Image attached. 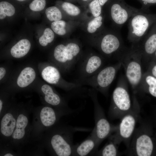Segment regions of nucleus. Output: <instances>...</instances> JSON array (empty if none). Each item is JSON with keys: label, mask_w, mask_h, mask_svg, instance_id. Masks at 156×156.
<instances>
[{"label": "nucleus", "mask_w": 156, "mask_h": 156, "mask_svg": "<svg viewBox=\"0 0 156 156\" xmlns=\"http://www.w3.org/2000/svg\"><path fill=\"white\" fill-rule=\"evenodd\" d=\"M31 47L29 41L26 39H21L11 48L10 53L12 56L18 59L23 57L29 52Z\"/></svg>", "instance_id": "obj_19"}, {"label": "nucleus", "mask_w": 156, "mask_h": 156, "mask_svg": "<svg viewBox=\"0 0 156 156\" xmlns=\"http://www.w3.org/2000/svg\"><path fill=\"white\" fill-rule=\"evenodd\" d=\"M108 0H99L101 5L102 6Z\"/></svg>", "instance_id": "obj_35"}, {"label": "nucleus", "mask_w": 156, "mask_h": 156, "mask_svg": "<svg viewBox=\"0 0 156 156\" xmlns=\"http://www.w3.org/2000/svg\"><path fill=\"white\" fill-rule=\"evenodd\" d=\"M83 0V1H87L88 0Z\"/></svg>", "instance_id": "obj_39"}, {"label": "nucleus", "mask_w": 156, "mask_h": 156, "mask_svg": "<svg viewBox=\"0 0 156 156\" xmlns=\"http://www.w3.org/2000/svg\"><path fill=\"white\" fill-rule=\"evenodd\" d=\"M140 90L156 97V78L147 71L143 73Z\"/></svg>", "instance_id": "obj_18"}, {"label": "nucleus", "mask_w": 156, "mask_h": 156, "mask_svg": "<svg viewBox=\"0 0 156 156\" xmlns=\"http://www.w3.org/2000/svg\"><path fill=\"white\" fill-rule=\"evenodd\" d=\"M147 72L156 78V61L152 60Z\"/></svg>", "instance_id": "obj_33"}, {"label": "nucleus", "mask_w": 156, "mask_h": 156, "mask_svg": "<svg viewBox=\"0 0 156 156\" xmlns=\"http://www.w3.org/2000/svg\"><path fill=\"white\" fill-rule=\"evenodd\" d=\"M45 0H34L29 5V8L35 12L43 10L46 5Z\"/></svg>", "instance_id": "obj_31"}, {"label": "nucleus", "mask_w": 156, "mask_h": 156, "mask_svg": "<svg viewBox=\"0 0 156 156\" xmlns=\"http://www.w3.org/2000/svg\"><path fill=\"white\" fill-rule=\"evenodd\" d=\"M16 123V120L12 114L8 113L5 114L1 121L0 130L1 133L7 137L12 135L15 128Z\"/></svg>", "instance_id": "obj_20"}, {"label": "nucleus", "mask_w": 156, "mask_h": 156, "mask_svg": "<svg viewBox=\"0 0 156 156\" xmlns=\"http://www.w3.org/2000/svg\"><path fill=\"white\" fill-rule=\"evenodd\" d=\"M98 47L104 55L108 57L114 54L116 57L126 47L120 33H107L101 38Z\"/></svg>", "instance_id": "obj_12"}, {"label": "nucleus", "mask_w": 156, "mask_h": 156, "mask_svg": "<svg viewBox=\"0 0 156 156\" xmlns=\"http://www.w3.org/2000/svg\"><path fill=\"white\" fill-rule=\"evenodd\" d=\"M62 8L67 14L71 16H77L80 13V10L77 7L69 2L63 3Z\"/></svg>", "instance_id": "obj_29"}, {"label": "nucleus", "mask_w": 156, "mask_h": 156, "mask_svg": "<svg viewBox=\"0 0 156 156\" xmlns=\"http://www.w3.org/2000/svg\"><path fill=\"white\" fill-rule=\"evenodd\" d=\"M36 73L34 69L31 67H26L20 72L16 80V85L21 88L26 87L35 80Z\"/></svg>", "instance_id": "obj_17"}, {"label": "nucleus", "mask_w": 156, "mask_h": 156, "mask_svg": "<svg viewBox=\"0 0 156 156\" xmlns=\"http://www.w3.org/2000/svg\"><path fill=\"white\" fill-rule=\"evenodd\" d=\"M89 7L91 12L94 17H97L102 12L101 6L99 0H94L89 4Z\"/></svg>", "instance_id": "obj_30"}, {"label": "nucleus", "mask_w": 156, "mask_h": 156, "mask_svg": "<svg viewBox=\"0 0 156 156\" xmlns=\"http://www.w3.org/2000/svg\"><path fill=\"white\" fill-rule=\"evenodd\" d=\"M122 66L121 62L118 61L115 64L103 67L93 75L78 79L76 82L81 86H90L107 97L109 87Z\"/></svg>", "instance_id": "obj_5"}, {"label": "nucleus", "mask_w": 156, "mask_h": 156, "mask_svg": "<svg viewBox=\"0 0 156 156\" xmlns=\"http://www.w3.org/2000/svg\"><path fill=\"white\" fill-rule=\"evenodd\" d=\"M15 13V9L10 3L6 1H2L0 3V19H4L6 16H11Z\"/></svg>", "instance_id": "obj_24"}, {"label": "nucleus", "mask_w": 156, "mask_h": 156, "mask_svg": "<svg viewBox=\"0 0 156 156\" xmlns=\"http://www.w3.org/2000/svg\"><path fill=\"white\" fill-rule=\"evenodd\" d=\"M99 146L93 130L89 137L80 144L74 145L72 156L94 155Z\"/></svg>", "instance_id": "obj_15"}, {"label": "nucleus", "mask_w": 156, "mask_h": 156, "mask_svg": "<svg viewBox=\"0 0 156 156\" xmlns=\"http://www.w3.org/2000/svg\"><path fill=\"white\" fill-rule=\"evenodd\" d=\"M103 18L101 15L95 17L88 23L87 28L88 32L92 33L101 27L103 24Z\"/></svg>", "instance_id": "obj_27"}, {"label": "nucleus", "mask_w": 156, "mask_h": 156, "mask_svg": "<svg viewBox=\"0 0 156 156\" xmlns=\"http://www.w3.org/2000/svg\"><path fill=\"white\" fill-rule=\"evenodd\" d=\"M118 145L112 141L109 140L103 148L99 151H97L94 155L101 156H120L121 153L118 151Z\"/></svg>", "instance_id": "obj_23"}, {"label": "nucleus", "mask_w": 156, "mask_h": 156, "mask_svg": "<svg viewBox=\"0 0 156 156\" xmlns=\"http://www.w3.org/2000/svg\"><path fill=\"white\" fill-rule=\"evenodd\" d=\"M154 145L146 125L142 122L136 128L129 147L125 152L128 156H150Z\"/></svg>", "instance_id": "obj_8"}, {"label": "nucleus", "mask_w": 156, "mask_h": 156, "mask_svg": "<svg viewBox=\"0 0 156 156\" xmlns=\"http://www.w3.org/2000/svg\"><path fill=\"white\" fill-rule=\"evenodd\" d=\"M156 22V14L143 12L137 13L129 19L127 39L132 46L138 45L150 27Z\"/></svg>", "instance_id": "obj_7"}, {"label": "nucleus", "mask_w": 156, "mask_h": 156, "mask_svg": "<svg viewBox=\"0 0 156 156\" xmlns=\"http://www.w3.org/2000/svg\"><path fill=\"white\" fill-rule=\"evenodd\" d=\"M133 96L132 107L131 110L121 118L118 128L114 133L109 137V140L119 145L123 142L128 148L139 120L140 112V107L136 96Z\"/></svg>", "instance_id": "obj_2"}, {"label": "nucleus", "mask_w": 156, "mask_h": 156, "mask_svg": "<svg viewBox=\"0 0 156 156\" xmlns=\"http://www.w3.org/2000/svg\"><path fill=\"white\" fill-rule=\"evenodd\" d=\"M55 110L49 107H45L41 109L40 117L42 124L47 127L54 125L57 119V116Z\"/></svg>", "instance_id": "obj_21"}, {"label": "nucleus", "mask_w": 156, "mask_h": 156, "mask_svg": "<svg viewBox=\"0 0 156 156\" xmlns=\"http://www.w3.org/2000/svg\"><path fill=\"white\" fill-rule=\"evenodd\" d=\"M90 129L68 126L62 133H54L50 140V144L54 153L59 156H72L74 145L73 144V135L77 131H87Z\"/></svg>", "instance_id": "obj_9"}, {"label": "nucleus", "mask_w": 156, "mask_h": 156, "mask_svg": "<svg viewBox=\"0 0 156 156\" xmlns=\"http://www.w3.org/2000/svg\"><path fill=\"white\" fill-rule=\"evenodd\" d=\"M6 73V69L3 66L0 67V80H2L5 76Z\"/></svg>", "instance_id": "obj_34"}, {"label": "nucleus", "mask_w": 156, "mask_h": 156, "mask_svg": "<svg viewBox=\"0 0 156 156\" xmlns=\"http://www.w3.org/2000/svg\"><path fill=\"white\" fill-rule=\"evenodd\" d=\"M142 12L143 11L141 9L128 5L125 0H114L110 8L111 18L119 29L132 16Z\"/></svg>", "instance_id": "obj_11"}, {"label": "nucleus", "mask_w": 156, "mask_h": 156, "mask_svg": "<svg viewBox=\"0 0 156 156\" xmlns=\"http://www.w3.org/2000/svg\"><path fill=\"white\" fill-rule=\"evenodd\" d=\"M27 117L23 114H20L16 121L15 129L12 137L14 139L19 140L22 138L25 134V129L28 123Z\"/></svg>", "instance_id": "obj_22"}, {"label": "nucleus", "mask_w": 156, "mask_h": 156, "mask_svg": "<svg viewBox=\"0 0 156 156\" xmlns=\"http://www.w3.org/2000/svg\"><path fill=\"white\" fill-rule=\"evenodd\" d=\"M66 25V23L64 21L59 20L53 22L51 26L55 33L59 35L63 36L66 33V30L65 28Z\"/></svg>", "instance_id": "obj_28"}, {"label": "nucleus", "mask_w": 156, "mask_h": 156, "mask_svg": "<svg viewBox=\"0 0 156 156\" xmlns=\"http://www.w3.org/2000/svg\"><path fill=\"white\" fill-rule=\"evenodd\" d=\"M81 52L80 46L76 42L59 44L54 49L51 63L61 72H68L79 61Z\"/></svg>", "instance_id": "obj_4"}, {"label": "nucleus", "mask_w": 156, "mask_h": 156, "mask_svg": "<svg viewBox=\"0 0 156 156\" xmlns=\"http://www.w3.org/2000/svg\"><path fill=\"white\" fill-rule=\"evenodd\" d=\"M3 105V102L2 100L0 99V112L1 113V110H2Z\"/></svg>", "instance_id": "obj_36"}, {"label": "nucleus", "mask_w": 156, "mask_h": 156, "mask_svg": "<svg viewBox=\"0 0 156 156\" xmlns=\"http://www.w3.org/2000/svg\"><path fill=\"white\" fill-rule=\"evenodd\" d=\"M127 79L122 76L119 79L112 94L108 115L112 120L121 119L131 110L132 107L129 92Z\"/></svg>", "instance_id": "obj_3"}, {"label": "nucleus", "mask_w": 156, "mask_h": 156, "mask_svg": "<svg viewBox=\"0 0 156 156\" xmlns=\"http://www.w3.org/2000/svg\"><path fill=\"white\" fill-rule=\"evenodd\" d=\"M103 58L99 55L91 54L83 59H80L79 62V79H83L94 75L103 67Z\"/></svg>", "instance_id": "obj_13"}, {"label": "nucleus", "mask_w": 156, "mask_h": 156, "mask_svg": "<svg viewBox=\"0 0 156 156\" xmlns=\"http://www.w3.org/2000/svg\"><path fill=\"white\" fill-rule=\"evenodd\" d=\"M142 5L141 8L144 12L148 13L149 11V8L151 6L156 5V0H137Z\"/></svg>", "instance_id": "obj_32"}, {"label": "nucleus", "mask_w": 156, "mask_h": 156, "mask_svg": "<svg viewBox=\"0 0 156 156\" xmlns=\"http://www.w3.org/2000/svg\"><path fill=\"white\" fill-rule=\"evenodd\" d=\"M45 14L47 18L50 21L60 20L62 15L60 11L54 6L49 7L45 10Z\"/></svg>", "instance_id": "obj_25"}, {"label": "nucleus", "mask_w": 156, "mask_h": 156, "mask_svg": "<svg viewBox=\"0 0 156 156\" xmlns=\"http://www.w3.org/2000/svg\"><path fill=\"white\" fill-rule=\"evenodd\" d=\"M97 92L92 88L89 89L87 91L94 105L95 126L93 130L99 145L104 140L116 130L118 125L111 124L107 119L103 109L99 102Z\"/></svg>", "instance_id": "obj_6"}, {"label": "nucleus", "mask_w": 156, "mask_h": 156, "mask_svg": "<svg viewBox=\"0 0 156 156\" xmlns=\"http://www.w3.org/2000/svg\"><path fill=\"white\" fill-rule=\"evenodd\" d=\"M54 38V34L52 30L49 28L45 29L43 35L39 38V42L42 46L45 47L51 43Z\"/></svg>", "instance_id": "obj_26"}, {"label": "nucleus", "mask_w": 156, "mask_h": 156, "mask_svg": "<svg viewBox=\"0 0 156 156\" xmlns=\"http://www.w3.org/2000/svg\"><path fill=\"white\" fill-rule=\"evenodd\" d=\"M4 156H13V155H12V154L10 153H8L5 154V155H4Z\"/></svg>", "instance_id": "obj_37"}, {"label": "nucleus", "mask_w": 156, "mask_h": 156, "mask_svg": "<svg viewBox=\"0 0 156 156\" xmlns=\"http://www.w3.org/2000/svg\"><path fill=\"white\" fill-rule=\"evenodd\" d=\"M16 0L18 1H25L27 0Z\"/></svg>", "instance_id": "obj_38"}, {"label": "nucleus", "mask_w": 156, "mask_h": 156, "mask_svg": "<svg viewBox=\"0 0 156 156\" xmlns=\"http://www.w3.org/2000/svg\"><path fill=\"white\" fill-rule=\"evenodd\" d=\"M155 61H156V60H155Z\"/></svg>", "instance_id": "obj_40"}, {"label": "nucleus", "mask_w": 156, "mask_h": 156, "mask_svg": "<svg viewBox=\"0 0 156 156\" xmlns=\"http://www.w3.org/2000/svg\"><path fill=\"white\" fill-rule=\"evenodd\" d=\"M41 89L44 94V100L47 103L53 106L63 107L69 114L74 112L51 86L46 83L43 84Z\"/></svg>", "instance_id": "obj_16"}, {"label": "nucleus", "mask_w": 156, "mask_h": 156, "mask_svg": "<svg viewBox=\"0 0 156 156\" xmlns=\"http://www.w3.org/2000/svg\"><path fill=\"white\" fill-rule=\"evenodd\" d=\"M139 46L141 51L142 60H148L152 59L156 51V22Z\"/></svg>", "instance_id": "obj_14"}, {"label": "nucleus", "mask_w": 156, "mask_h": 156, "mask_svg": "<svg viewBox=\"0 0 156 156\" xmlns=\"http://www.w3.org/2000/svg\"><path fill=\"white\" fill-rule=\"evenodd\" d=\"M125 70L126 78L131 86L133 93L140 90L143 73L142 66V54L139 45L125 47L116 57Z\"/></svg>", "instance_id": "obj_1"}, {"label": "nucleus", "mask_w": 156, "mask_h": 156, "mask_svg": "<svg viewBox=\"0 0 156 156\" xmlns=\"http://www.w3.org/2000/svg\"><path fill=\"white\" fill-rule=\"evenodd\" d=\"M41 75L47 83L61 88L67 91L75 90L81 86L76 82L66 81L62 77L61 71L53 64H47L42 69Z\"/></svg>", "instance_id": "obj_10"}]
</instances>
